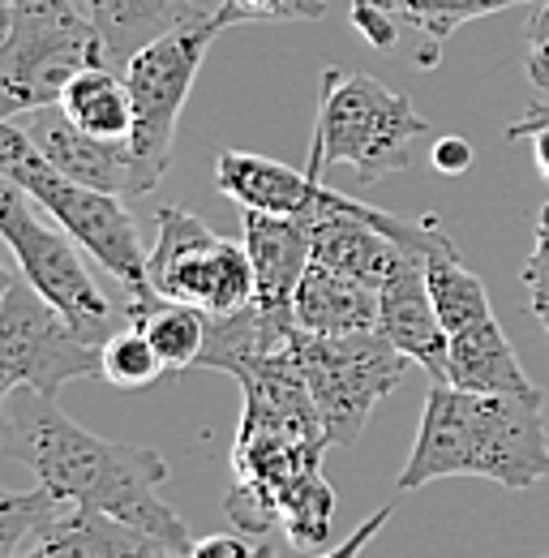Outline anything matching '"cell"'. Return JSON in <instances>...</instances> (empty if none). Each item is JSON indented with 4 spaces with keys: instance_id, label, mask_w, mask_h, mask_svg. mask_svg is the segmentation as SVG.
I'll return each mask as SVG.
<instances>
[{
    "instance_id": "6da1fadb",
    "label": "cell",
    "mask_w": 549,
    "mask_h": 558,
    "mask_svg": "<svg viewBox=\"0 0 549 558\" xmlns=\"http://www.w3.org/2000/svg\"><path fill=\"white\" fill-rule=\"evenodd\" d=\"M0 451L26 464L35 482L61 502L125 520L150 533L155 542H163L172 555H190L194 546L190 524L159 498V486L168 482V464L155 447L99 438L77 421H69L57 409V400L30 391L13 409L4 404Z\"/></svg>"
},
{
    "instance_id": "7a4b0ae2",
    "label": "cell",
    "mask_w": 549,
    "mask_h": 558,
    "mask_svg": "<svg viewBox=\"0 0 549 558\" xmlns=\"http://www.w3.org/2000/svg\"><path fill=\"white\" fill-rule=\"evenodd\" d=\"M442 477H485L502 489L546 482V396H485L434 383L395 489L408 494Z\"/></svg>"
},
{
    "instance_id": "3957f363",
    "label": "cell",
    "mask_w": 549,
    "mask_h": 558,
    "mask_svg": "<svg viewBox=\"0 0 549 558\" xmlns=\"http://www.w3.org/2000/svg\"><path fill=\"white\" fill-rule=\"evenodd\" d=\"M0 177L17 181L35 198V207L52 223H61L95 263H103V271L121 283L125 296L155 288L146 276L150 250H142V236H137L134 215L125 210V198L65 177L17 121H0Z\"/></svg>"
},
{
    "instance_id": "277c9868",
    "label": "cell",
    "mask_w": 549,
    "mask_h": 558,
    "mask_svg": "<svg viewBox=\"0 0 549 558\" xmlns=\"http://www.w3.org/2000/svg\"><path fill=\"white\" fill-rule=\"evenodd\" d=\"M420 138H429V121L412 108L408 95L369 73H322L309 159L322 168H352L361 185H374L412 168Z\"/></svg>"
},
{
    "instance_id": "5b68a950",
    "label": "cell",
    "mask_w": 549,
    "mask_h": 558,
    "mask_svg": "<svg viewBox=\"0 0 549 558\" xmlns=\"http://www.w3.org/2000/svg\"><path fill=\"white\" fill-rule=\"evenodd\" d=\"M86 65H108L77 0H13L0 39V121L61 104Z\"/></svg>"
},
{
    "instance_id": "8992f818",
    "label": "cell",
    "mask_w": 549,
    "mask_h": 558,
    "mask_svg": "<svg viewBox=\"0 0 549 558\" xmlns=\"http://www.w3.org/2000/svg\"><path fill=\"white\" fill-rule=\"evenodd\" d=\"M223 35L219 17L206 13L198 22L155 39L125 65V86L134 99V134H130V155H134V185L137 198L150 194L168 163H172V142H176V121L185 112V99L198 82V70L206 61V48Z\"/></svg>"
},
{
    "instance_id": "52a82bcc",
    "label": "cell",
    "mask_w": 549,
    "mask_h": 558,
    "mask_svg": "<svg viewBox=\"0 0 549 558\" xmlns=\"http://www.w3.org/2000/svg\"><path fill=\"white\" fill-rule=\"evenodd\" d=\"M292 352L318 404V417L331 447H352L365 429L369 413L382 396H391L404 374L408 356L395 349L382 331H352V336H309L292 331Z\"/></svg>"
},
{
    "instance_id": "ba28073f",
    "label": "cell",
    "mask_w": 549,
    "mask_h": 558,
    "mask_svg": "<svg viewBox=\"0 0 549 558\" xmlns=\"http://www.w3.org/2000/svg\"><path fill=\"white\" fill-rule=\"evenodd\" d=\"M0 241L17 258V271L65 314L82 340L108 344L117 336V310L86 271L82 245L61 223H44L35 215V198L9 177H0Z\"/></svg>"
},
{
    "instance_id": "9c48e42d",
    "label": "cell",
    "mask_w": 549,
    "mask_h": 558,
    "mask_svg": "<svg viewBox=\"0 0 549 558\" xmlns=\"http://www.w3.org/2000/svg\"><path fill=\"white\" fill-rule=\"evenodd\" d=\"M95 374H103V344L82 340L65 314L17 271L0 301V425L17 387L57 400L65 383Z\"/></svg>"
},
{
    "instance_id": "30bf717a",
    "label": "cell",
    "mask_w": 549,
    "mask_h": 558,
    "mask_svg": "<svg viewBox=\"0 0 549 558\" xmlns=\"http://www.w3.org/2000/svg\"><path fill=\"white\" fill-rule=\"evenodd\" d=\"M146 276L159 296L185 301L203 314H232L254 301V263L245 241L219 236L181 207H163L155 215Z\"/></svg>"
},
{
    "instance_id": "8fae6325",
    "label": "cell",
    "mask_w": 549,
    "mask_h": 558,
    "mask_svg": "<svg viewBox=\"0 0 549 558\" xmlns=\"http://www.w3.org/2000/svg\"><path fill=\"white\" fill-rule=\"evenodd\" d=\"M378 331L404 352L412 365H420L434 383H447L451 336L438 318L420 250H404L400 263L391 267V276L382 279V288H378Z\"/></svg>"
},
{
    "instance_id": "7c38bea8",
    "label": "cell",
    "mask_w": 549,
    "mask_h": 558,
    "mask_svg": "<svg viewBox=\"0 0 549 558\" xmlns=\"http://www.w3.org/2000/svg\"><path fill=\"white\" fill-rule=\"evenodd\" d=\"M533 0H352V26L382 52L395 48L400 31L408 26L425 39V48L412 57L416 65H438V48L468 22L489 17L498 9H515Z\"/></svg>"
},
{
    "instance_id": "4fadbf2b",
    "label": "cell",
    "mask_w": 549,
    "mask_h": 558,
    "mask_svg": "<svg viewBox=\"0 0 549 558\" xmlns=\"http://www.w3.org/2000/svg\"><path fill=\"white\" fill-rule=\"evenodd\" d=\"M13 121L30 134V142H35L65 177L90 185V190L117 194V198H137L130 142H108V138L86 134V130H77L65 112H61V104L35 108V112L13 117Z\"/></svg>"
},
{
    "instance_id": "5bb4252c",
    "label": "cell",
    "mask_w": 549,
    "mask_h": 558,
    "mask_svg": "<svg viewBox=\"0 0 549 558\" xmlns=\"http://www.w3.org/2000/svg\"><path fill=\"white\" fill-rule=\"evenodd\" d=\"M241 223H245L241 241L254 263V305H263L267 314H279V318H296L292 296L314 258L309 223L296 215H263V210H245Z\"/></svg>"
},
{
    "instance_id": "9a60e30c",
    "label": "cell",
    "mask_w": 549,
    "mask_h": 558,
    "mask_svg": "<svg viewBox=\"0 0 549 558\" xmlns=\"http://www.w3.org/2000/svg\"><path fill=\"white\" fill-rule=\"evenodd\" d=\"M322 163L309 159V168H288L279 159L254 155V150H223L215 159V190L232 198L241 210H263V215H296L305 219L318 190H322Z\"/></svg>"
},
{
    "instance_id": "2e32d148",
    "label": "cell",
    "mask_w": 549,
    "mask_h": 558,
    "mask_svg": "<svg viewBox=\"0 0 549 558\" xmlns=\"http://www.w3.org/2000/svg\"><path fill=\"white\" fill-rule=\"evenodd\" d=\"M17 558H181L172 555L163 542L142 533L125 520H112L103 511H82L73 502H61L30 546Z\"/></svg>"
},
{
    "instance_id": "e0dca14e",
    "label": "cell",
    "mask_w": 549,
    "mask_h": 558,
    "mask_svg": "<svg viewBox=\"0 0 549 558\" xmlns=\"http://www.w3.org/2000/svg\"><path fill=\"white\" fill-rule=\"evenodd\" d=\"M77 9L99 35L103 61L121 73L155 39L206 17V9L194 0H77Z\"/></svg>"
},
{
    "instance_id": "ac0fdd59",
    "label": "cell",
    "mask_w": 549,
    "mask_h": 558,
    "mask_svg": "<svg viewBox=\"0 0 549 558\" xmlns=\"http://www.w3.org/2000/svg\"><path fill=\"white\" fill-rule=\"evenodd\" d=\"M292 314H296V327L309 336L378 331V288L309 258L292 296Z\"/></svg>"
},
{
    "instance_id": "d6986e66",
    "label": "cell",
    "mask_w": 549,
    "mask_h": 558,
    "mask_svg": "<svg viewBox=\"0 0 549 558\" xmlns=\"http://www.w3.org/2000/svg\"><path fill=\"white\" fill-rule=\"evenodd\" d=\"M447 383L464 391H485V396H546L520 365L511 340L502 336L498 318L473 323L451 336L447 352Z\"/></svg>"
},
{
    "instance_id": "ffe728a7",
    "label": "cell",
    "mask_w": 549,
    "mask_h": 558,
    "mask_svg": "<svg viewBox=\"0 0 549 558\" xmlns=\"http://www.w3.org/2000/svg\"><path fill=\"white\" fill-rule=\"evenodd\" d=\"M61 112L95 138L130 142L134 134V99L125 73L112 65H86L82 73H73L61 90Z\"/></svg>"
},
{
    "instance_id": "44dd1931",
    "label": "cell",
    "mask_w": 549,
    "mask_h": 558,
    "mask_svg": "<svg viewBox=\"0 0 549 558\" xmlns=\"http://www.w3.org/2000/svg\"><path fill=\"white\" fill-rule=\"evenodd\" d=\"M125 318L137 323L155 352L163 356L168 374H181V369H194L203 361V344H206V314L185 305V301H168L159 296L155 288L137 292V296H125Z\"/></svg>"
},
{
    "instance_id": "7402d4cb",
    "label": "cell",
    "mask_w": 549,
    "mask_h": 558,
    "mask_svg": "<svg viewBox=\"0 0 549 558\" xmlns=\"http://www.w3.org/2000/svg\"><path fill=\"white\" fill-rule=\"evenodd\" d=\"M425 279H429V292H434V305H438V318L447 327V336L493 318L489 310V292L464 263H460V250L455 241L438 245L425 254Z\"/></svg>"
},
{
    "instance_id": "603a6c76",
    "label": "cell",
    "mask_w": 549,
    "mask_h": 558,
    "mask_svg": "<svg viewBox=\"0 0 549 558\" xmlns=\"http://www.w3.org/2000/svg\"><path fill=\"white\" fill-rule=\"evenodd\" d=\"M163 374H168L163 356L155 352L150 336H146L137 323L121 327V331L103 344V378H108L112 387H121V391L150 387V383H159Z\"/></svg>"
},
{
    "instance_id": "cb8c5ba5",
    "label": "cell",
    "mask_w": 549,
    "mask_h": 558,
    "mask_svg": "<svg viewBox=\"0 0 549 558\" xmlns=\"http://www.w3.org/2000/svg\"><path fill=\"white\" fill-rule=\"evenodd\" d=\"M61 507L57 494H48L44 486L35 489H9L0 486V558H17L30 537L39 533V524Z\"/></svg>"
},
{
    "instance_id": "d4e9b609",
    "label": "cell",
    "mask_w": 549,
    "mask_h": 558,
    "mask_svg": "<svg viewBox=\"0 0 549 558\" xmlns=\"http://www.w3.org/2000/svg\"><path fill=\"white\" fill-rule=\"evenodd\" d=\"M327 13V0H223L215 9L219 26H249V22H314Z\"/></svg>"
},
{
    "instance_id": "484cf974",
    "label": "cell",
    "mask_w": 549,
    "mask_h": 558,
    "mask_svg": "<svg viewBox=\"0 0 549 558\" xmlns=\"http://www.w3.org/2000/svg\"><path fill=\"white\" fill-rule=\"evenodd\" d=\"M520 279H524V288H528V296H533V310L549 305V203L541 207V215H537L533 254H528V263H524Z\"/></svg>"
},
{
    "instance_id": "4316f807",
    "label": "cell",
    "mask_w": 549,
    "mask_h": 558,
    "mask_svg": "<svg viewBox=\"0 0 549 558\" xmlns=\"http://www.w3.org/2000/svg\"><path fill=\"white\" fill-rule=\"evenodd\" d=\"M524 70L533 77V86L549 95V0L533 13L524 31Z\"/></svg>"
},
{
    "instance_id": "83f0119b",
    "label": "cell",
    "mask_w": 549,
    "mask_h": 558,
    "mask_svg": "<svg viewBox=\"0 0 549 558\" xmlns=\"http://www.w3.org/2000/svg\"><path fill=\"white\" fill-rule=\"evenodd\" d=\"M185 558H274L271 542H254L249 533H215V537H194Z\"/></svg>"
},
{
    "instance_id": "f1b7e54d",
    "label": "cell",
    "mask_w": 549,
    "mask_h": 558,
    "mask_svg": "<svg viewBox=\"0 0 549 558\" xmlns=\"http://www.w3.org/2000/svg\"><path fill=\"white\" fill-rule=\"evenodd\" d=\"M507 138H533V150H537V168H541V177L549 181V108H528L511 130H507Z\"/></svg>"
},
{
    "instance_id": "f546056e",
    "label": "cell",
    "mask_w": 549,
    "mask_h": 558,
    "mask_svg": "<svg viewBox=\"0 0 549 558\" xmlns=\"http://www.w3.org/2000/svg\"><path fill=\"white\" fill-rule=\"evenodd\" d=\"M387 520H391V507H378V511H374L365 524H356V529H352V537H347L343 546H335V550H322V555H309V558H361V550H365V546H369V542H374V537L387 529Z\"/></svg>"
},
{
    "instance_id": "4dcf8cb0",
    "label": "cell",
    "mask_w": 549,
    "mask_h": 558,
    "mask_svg": "<svg viewBox=\"0 0 549 558\" xmlns=\"http://www.w3.org/2000/svg\"><path fill=\"white\" fill-rule=\"evenodd\" d=\"M429 159H434V168H438L442 177H460V172L473 168V146L464 138H438L434 150H429Z\"/></svg>"
},
{
    "instance_id": "1f68e13d",
    "label": "cell",
    "mask_w": 549,
    "mask_h": 558,
    "mask_svg": "<svg viewBox=\"0 0 549 558\" xmlns=\"http://www.w3.org/2000/svg\"><path fill=\"white\" fill-rule=\"evenodd\" d=\"M13 267H4V258H0V301H4V292H9V283H13Z\"/></svg>"
},
{
    "instance_id": "d6a6232c",
    "label": "cell",
    "mask_w": 549,
    "mask_h": 558,
    "mask_svg": "<svg viewBox=\"0 0 549 558\" xmlns=\"http://www.w3.org/2000/svg\"><path fill=\"white\" fill-rule=\"evenodd\" d=\"M533 314H537V323L546 327V340H549V305H541V310H533Z\"/></svg>"
},
{
    "instance_id": "836d02e7",
    "label": "cell",
    "mask_w": 549,
    "mask_h": 558,
    "mask_svg": "<svg viewBox=\"0 0 549 558\" xmlns=\"http://www.w3.org/2000/svg\"><path fill=\"white\" fill-rule=\"evenodd\" d=\"M4 31H9V13L0 9V39H4Z\"/></svg>"
},
{
    "instance_id": "e575fe53",
    "label": "cell",
    "mask_w": 549,
    "mask_h": 558,
    "mask_svg": "<svg viewBox=\"0 0 549 558\" xmlns=\"http://www.w3.org/2000/svg\"><path fill=\"white\" fill-rule=\"evenodd\" d=\"M9 4H13V0H0V9H4V13H9Z\"/></svg>"
},
{
    "instance_id": "d590c367",
    "label": "cell",
    "mask_w": 549,
    "mask_h": 558,
    "mask_svg": "<svg viewBox=\"0 0 549 558\" xmlns=\"http://www.w3.org/2000/svg\"><path fill=\"white\" fill-rule=\"evenodd\" d=\"M327 4H331V0H327Z\"/></svg>"
},
{
    "instance_id": "8d00e7d4",
    "label": "cell",
    "mask_w": 549,
    "mask_h": 558,
    "mask_svg": "<svg viewBox=\"0 0 549 558\" xmlns=\"http://www.w3.org/2000/svg\"><path fill=\"white\" fill-rule=\"evenodd\" d=\"M546 558H549V555H546Z\"/></svg>"
}]
</instances>
